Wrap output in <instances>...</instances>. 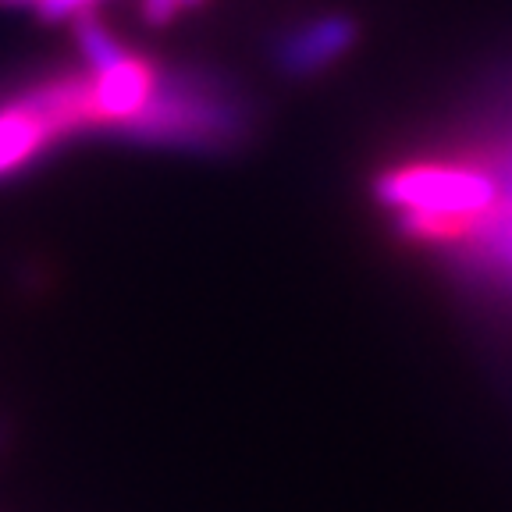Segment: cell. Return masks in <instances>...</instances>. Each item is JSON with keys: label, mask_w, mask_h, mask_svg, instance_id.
<instances>
[{"label": "cell", "mask_w": 512, "mask_h": 512, "mask_svg": "<svg viewBox=\"0 0 512 512\" xmlns=\"http://www.w3.org/2000/svg\"><path fill=\"white\" fill-rule=\"evenodd\" d=\"M249 104L207 68L157 72L143 111L114 132L125 143L171 150H228L249 136Z\"/></svg>", "instance_id": "cell-1"}, {"label": "cell", "mask_w": 512, "mask_h": 512, "mask_svg": "<svg viewBox=\"0 0 512 512\" xmlns=\"http://www.w3.org/2000/svg\"><path fill=\"white\" fill-rule=\"evenodd\" d=\"M381 207L395 214V228L424 242H452L473 217L495 203V182L484 164H406L374 182Z\"/></svg>", "instance_id": "cell-2"}, {"label": "cell", "mask_w": 512, "mask_h": 512, "mask_svg": "<svg viewBox=\"0 0 512 512\" xmlns=\"http://www.w3.org/2000/svg\"><path fill=\"white\" fill-rule=\"evenodd\" d=\"M477 164H484L495 182V203L445 246H452V256H459V271L466 278L512 299V118L488 160Z\"/></svg>", "instance_id": "cell-3"}, {"label": "cell", "mask_w": 512, "mask_h": 512, "mask_svg": "<svg viewBox=\"0 0 512 512\" xmlns=\"http://www.w3.org/2000/svg\"><path fill=\"white\" fill-rule=\"evenodd\" d=\"M360 43V22L349 15H317L288 29L274 47V68L288 79H313L328 72Z\"/></svg>", "instance_id": "cell-4"}, {"label": "cell", "mask_w": 512, "mask_h": 512, "mask_svg": "<svg viewBox=\"0 0 512 512\" xmlns=\"http://www.w3.org/2000/svg\"><path fill=\"white\" fill-rule=\"evenodd\" d=\"M153 72L143 57H125L121 64L107 72H89V107H93V128L96 132H118L125 121H132L143 111L146 96L153 89Z\"/></svg>", "instance_id": "cell-5"}, {"label": "cell", "mask_w": 512, "mask_h": 512, "mask_svg": "<svg viewBox=\"0 0 512 512\" xmlns=\"http://www.w3.org/2000/svg\"><path fill=\"white\" fill-rule=\"evenodd\" d=\"M54 139H61V132L47 118V111L32 100L29 89L8 104H0V175L32 164Z\"/></svg>", "instance_id": "cell-6"}, {"label": "cell", "mask_w": 512, "mask_h": 512, "mask_svg": "<svg viewBox=\"0 0 512 512\" xmlns=\"http://www.w3.org/2000/svg\"><path fill=\"white\" fill-rule=\"evenodd\" d=\"M75 47H79L82 61H86L89 72H107V68H114V64H121L125 57H132L125 50V43L114 36L111 29H107L100 18L93 15H82L75 18Z\"/></svg>", "instance_id": "cell-7"}, {"label": "cell", "mask_w": 512, "mask_h": 512, "mask_svg": "<svg viewBox=\"0 0 512 512\" xmlns=\"http://www.w3.org/2000/svg\"><path fill=\"white\" fill-rule=\"evenodd\" d=\"M93 4L96 0H40L36 15H40L43 22H75V18L89 15Z\"/></svg>", "instance_id": "cell-8"}, {"label": "cell", "mask_w": 512, "mask_h": 512, "mask_svg": "<svg viewBox=\"0 0 512 512\" xmlns=\"http://www.w3.org/2000/svg\"><path fill=\"white\" fill-rule=\"evenodd\" d=\"M178 0H139V15H143L146 25H153V29H160V25H168L171 18L178 15Z\"/></svg>", "instance_id": "cell-9"}, {"label": "cell", "mask_w": 512, "mask_h": 512, "mask_svg": "<svg viewBox=\"0 0 512 512\" xmlns=\"http://www.w3.org/2000/svg\"><path fill=\"white\" fill-rule=\"evenodd\" d=\"M0 8L4 11H36L40 8V0H0Z\"/></svg>", "instance_id": "cell-10"}, {"label": "cell", "mask_w": 512, "mask_h": 512, "mask_svg": "<svg viewBox=\"0 0 512 512\" xmlns=\"http://www.w3.org/2000/svg\"><path fill=\"white\" fill-rule=\"evenodd\" d=\"M178 4H182V8H192V4H200V0H178Z\"/></svg>", "instance_id": "cell-11"}]
</instances>
